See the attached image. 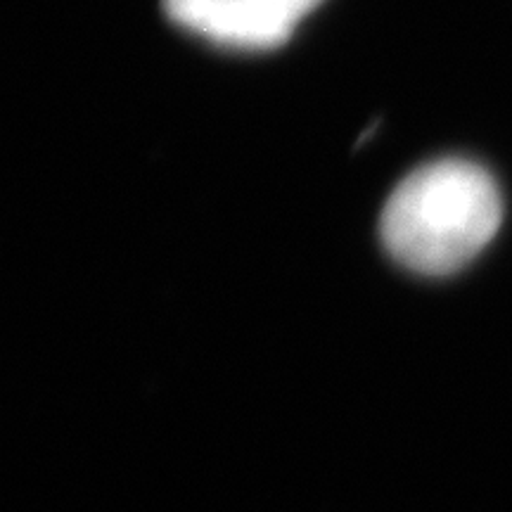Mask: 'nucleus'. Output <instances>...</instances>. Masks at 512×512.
Instances as JSON below:
<instances>
[{
    "instance_id": "f257e3e1",
    "label": "nucleus",
    "mask_w": 512,
    "mask_h": 512,
    "mask_svg": "<svg viewBox=\"0 0 512 512\" xmlns=\"http://www.w3.org/2000/svg\"><path fill=\"white\" fill-rule=\"evenodd\" d=\"M501 221L503 200L489 171L465 159H441L396 185L380 233L394 259L411 271L448 275L494 240Z\"/></svg>"
},
{
    "instance_id": "f03ea898",
    "label": "nucleus",
    "mask_w": 512,
    "mask_h": 512,
    "mask_svg": "<svg viewBox=\"0 0 512 512\" xmlns=\"http://www.w3.org/2000/svg\"><path fill=\"white\" fill-rule=\"evenodd\" d=\"M323 0H164L178 27L226 48L271 50L283 46L302 19Z\"/></svg>"
}]
</instances>
